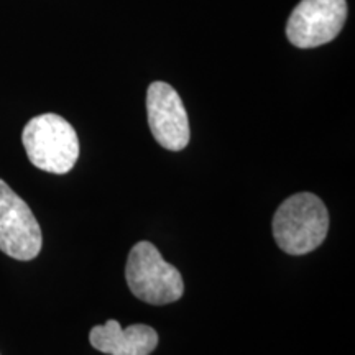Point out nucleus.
Here are the masks:
<instances>
[{
	"instance_id": "nucleus-5",
	"label": "nucleus",
	"mask_w": 355,
	"mask_h": 355,
	"mask_svg": "<svg viewBox=\"0 0 355 355\" xmlns=\"http://www.w3.org/2000/svg\"><path fill=\"white\" fill-rule=\"evenodd\" d=\"M345 20V0H301L288 19L286 37L296 48H316L332 42Z\"/></svg>"
},
{
	"instance_id": "nucleus-6",
	"label": "nucleus",
	"mask_w": 355,
	"mask_h": 355,
	"mask_svg": "<svg viewBox=\"0 0 355 355\" xmlns=\"http://www.w3.org/2000/svg\"><path fill=\"white\" fill-rule=\"evenodd\" d=\"M148 125L163 148L181 152L189 144V121L184 104L168 83H152L146 92Z\"/></svg>"
},
{
	"instance_id": "nucleus-4",
	"label": "nucleus",
	"mask_w": 355,
	"mask_h": 355,
	"mask_svg": "<svg viewBox=\"0 0 355 355\" xmlns=\"http://www.w3.org/2000/svg\"><path fill=\"white\" fill-rule=\"evenodd\" d=\"M42 243V229L28 204L0 180V250L26 261L40 254Z\"/></svg>"
},
{
	"instance_id": "nucleus-1",
	"label": "nucleus",
	"mask_w": 355,
	"mask_h": 355,
	"mask_svg": "<svg viewBox=\"0 0 355 355\" xmlns=\"http://www.w3.org/2000/svg\"><path fill=\"white\" fill-rule=\"evenodd\" d=\"M329 230V212L313 193L285 199L275 212L273 237L285 254L304 255L316 250Z\"/></svg>"
},
{
	"instance_id": "nucleus-2",
	"label": "nucleus",
	"mask_w": 355,
	"mask_h": 355,
	"mask_svg": "<svg viewBox=\"0 0 355 355\" xmlns=\"http://www.w3.org/2000/svg\"><path fill=\"white\" fill-rule=\"evenodd\" d=\"M28 159L40 170L64 175L76 165L79 140L73 125L56 114H43L26 123L21 133Z\"/></svg>"
},
{
	"instance_id": "nucleus-3",
	"label": "nucleus",
	"mask_w": 355,
	"mask_h": 355,
	"mask_svg": "<svg viewBox=\"0 0 355 355\" xmlns=\"http://www.w3.org/2000/svg\"><path fill=\"white\" fill-rule=\"evenodd\" d=\"M125 279L137 298L148 304L175 303L183 296L184 283L176 266L163 260L150 242H139L128 254Z\"/></svg>"
},
{
	"instance_id": "nucleus-7",
	"label": "nucleus",
	"mask_w": 355,
	"mask_h": 355,
	"mask_svg": "<svg viewBox=\"0 0 355 355\" xmlns=\"http://www.w3.org/2000/svg\"><path fill=\"white\" fill-rule=\"evenodd\" d=\"M91 345L96 350L110 355H150L158 345V334L145 324H132L122 329L115 319H109L104 326H96L89 334Z\"/></svg>"
}]
</instances>
